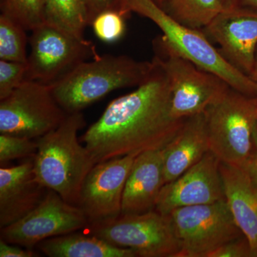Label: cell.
Instances as JSON below:
<instances>
[{"label":"cell","instance_id":"cb8c5ba5","mask_svg":"<svg viewBox=\"0 0 257 257\" xmlns=\"http://www.w3.org/2000/svg\"><path fill=\"white\" fill-rule=\"evenodd\" d=\"M125 16L121 12L109 10L96 16L92 23L96 37L106 43L118 41L125 32Z\"/></svg>","mask_w":257,"mask_h":257},{"label":"cell","instance_id":"7a4b0ae2","mask_svg":"<svg viewBox=\"0 0 257 257\" xmlns=\"http://www.w3.org/2000/svg\"><path fill=\"white\" fill-rule=\"evenodd\" d=\"M85 124L82 111L67 114L58 127L36 139L37 152L34 157L37 182L77 207L83 183L96 165L77 138Z\"/></svg>","mask_w":257,"mask_h":257},{"label":"cell","instance_id":"4fadbf2b","mask_svg":"<svg viewBox=\"0 0 257 257\" xmlns=\"http://www.w3.org/2000/svg\"><path fill=\"white\" fill-rule=\"evenodd\" d=\"M221 162L211 151L178 178L165 184L155 210L169 215L178 208L211 204L224 200Z\"/></svg>","mask_w":257,"mask_h":257},{"label":"cell","instance_id":"ac0fdd59","mask_svg":"<svg viewBox=\"0 0 257 257\" xmlns=\"http://www.w3.org/2000/svg\"><path fill=\"white\" fill-rule=\"evenodd\" d=\"M220 172L230 211L257 257V189L243 169L221 162Z\"/></svg>","mask_w":257,"mask_h":257},{"label":"cell","instance_id":"5b68a950","mask_svg":"<svg viewBox=\"0 0 257 257\" xmlns=\"http://www.w3.org/2000/svg\"><path fill=\"white\" fill-rule=\"evenodd\" d=\"M205 115L210 151L222 163L244 168L253 151L257 96L229 87Z\"/></svg>","mask_w":257,"mask_h":257},{"label":"cell","instance_id":"4dcf8cb0","mask_svg":"<svg viewBox=\"0 0 257 257\" xmlns=\"http://www.w3.org/2000/svg\"><path fill=\"white\" fill-rule=\"evenodd\" d=\"M240 6L257 10V0H238Z\"/></svg>","mask_w":257,"mask_h":257},{"label":"cell","instance_id":"2e32d148","mask_svg":"<svg viewBox=\"0 0 257 257\" xmlns=\"http://www.w3.org/2000/svg\"><path fill=\"white\" fill-rule=\"evenodd\" d=\"M164 148L143 152L135 159L124 186L121 214H141L155 209L165 184Z\"/></svg>","mask_w":257,"mask_h":257},{"label":"cell","instance_id":"484cf974","mask_svg":"<svg viewBox=\"0 0 257 257\" xmlns=\"http://www.w3.org/2000/svg\"><path fill=\"white\" fill-rule=\"evenodd\" d=\"M28 64L0 60V100L9 96L25 81Z\"/></svg>","mask_w":257,"mask_h":257},{"label":"cell","instance_id":"d6986e66","mask_svg":"<svg viewBox=\"0 0 257 257\" xmlns=\"http://www.w3.org/2000/svg\"><path fill=\"white\" fill-rule=\"evenodd\" d=\"M36 247L50 257H136L132 248L119 247L90 234L74 232L49 238Z\"/></svg>","mask_w":257,"mask_h":257},{"label":"cell","instance_id":"7402d4cb","mask_svg":"<svg viewBox=\"0 0 257 257\" xmlns=\"http://www.w3.org/2000/svg\"><path fill=\"white\" fill-rule=\"evenodd\" d=\"M27 30L8 15H0V60L28 63Z\"/></svg>","mask_w":257,"mask_h":257},{"label":"cell","instance_id":"d4e9b609","mask_svg":"<svg viewBox=\"0 0 257 257\" xmlns=\"http://www.w3.org/2000/svg\"><path fill=\"white\" fill-rule=\"evenodd\" d=\"M37 152L36 140L0 134V163L1 165L22 158H34Z\"/></svg>","mask_w":257,"mask_h":257},{"label":"cell","instance_id":"4316f807","mask_svg":"<svg viewBox=\"0 0 257 257\" xmlns=\"http://www.w3.org/2000/svg\"><path fill=\"white\" fill-rule=\"evenodd\" d=\"M208 257H252V254L247 239L243 236L224 243Z\"/></svg>","mask_w":257,"mask_h":257},{"label":"cell","instance_id":"f1b7e54d","mask_svg":"<svg viewBox=\"0 0 257 257\" xmlns=\"http://www.w3.org/2000/svg\"><path fill=\"white\" fill-rule=\"evenodd\" d=\"M0 256L1 257H35L38 256L37 253L32 251L30 248H23L15 246L13 243H10L0 239Z\"/></svg>","mask_w":257,"mask_h":257},{"label":"cell","instance_id":"8fae6325","mask_svg":"<svg viewBox=\"0 0 257 257\" xmlns=\"http://www.w3.org/2000/svg\"><path fill=\"white\" fill-rule=\"evenodd\" d=\"M82 209L48 189L42 202L23 219L0 229L7 242L28 248L49 238L69 234L89 226Z\"/></svg>","mask_w":257,"mask_h":257},{"label":"cell","instance_id":"ffe728a7","mask_svg":"<svg viewBox=\"0 0 257 257\" xmlns=\"http://www.w3.org/2000/svg\"><path fill=\"white\" fill-rule=\"evenodd\" d=\"M160 8L177 23L198 30L225 10L222 0H166Z\"/></svg>","mask_w":257,"mask_h":257},{"label":"cell","instance_id":"8992f818","mask_svg":"<svg viewBox=\"0 0 257 257\" xmlns=\"http://www.w3.org/2000/svg\"><path fill=\"white\" fill-rule=\"evenodd\" d=\"M154 49L168 77L171 112L176 119L205 112L229 89V84L220 77L176 53L162 37L154 41Z\"/></svg>","mask_w":257,"mask_h":257},{"label":"cell","instance_id":"30bf717a","mask_svg":"<svg viewBox=\"0 0 257 257\" xmlns=\"http://www.w3.org/2000/svg\"><path fill=\"white\" fill-rule=\"evenodd\" d=\"M67 114L50 86L25 80L0 100V134L34 140L58 127Z\"/></svg>","mask_w":257,"mask_h":257},{"label":"cell","instance_id":"5bb4252c","mask_svg":"<svg viewBox=\"0 0 257 257\" xmlns=\"http://www.w3.org/2000/svg\"><path fill=\"white\" fill-rule=\"evenodd\" d=\"M203 30L223 57L249 77L257 47V10L240 5L225 9Z\"/></svg>","mask_w":257,"mask_h":257},{"label":"cell","instance_id":"3957f363","mask_svg":"<svg viewBox=\"0 0 257 257\" xmlns=\"http://www.w3.org/2000/svg\"><path fill=\"white\" fill-rule=\"evenodd\" d=\"M152 67V61L140 62L125 55H99L82 62L50 87L67 114L80 112L116 89L138 87L148 77Z\"/></svg>","mask_w":257,"mask_h":257},{"label":"cell","instance_id":"7c38bea8","mask_svg":"<svg viewBox=\"0 0 257 257\" xmlns=\"http://www.w3.org/2000/svg\"><path fill=\"white\" fill-rule=\"evenodd\" d=\"M137 156L126 155L99 162L88 174L79 207L89 224L121 215L125 184Z\"/></svg>","mask_w":257,"mask_h":257},{"label":"cell","instance_id":"6da1fadb","mask_svg":"<svg viewBox=\"0 0 257 257\" xmlns=\"http://www.w3.org/2000/svg\"><path fill=\"white\" fill-rule=\"evenodd\" d=\"M148 77L133 92L109 103L81 140L96 164L115 157L160 150L173 140L184 119L171 112L168 77L157 57Z\"/></svg>","mask_w":257,"mask_h":257},{"label":"cell","instance_id":"277c9868","mask_svg":"<svg viewBox=\"0 0 257 257\" xmlns=\"http://www.w3.org/2000/svg\"><path fill=\"white\" fill-rule=\"evenodd\" d=\"M126 14L135 13L153 22L164 40L176 53L204 70L217 75L229 87L248 96H257V83L223 57L204 32L176 22L154 0H127Z\"/></svg>","mask_w":257,"mask_h":257},{"label":"cell","instance_id":"ba28073f","mask_svg":"<svg viewBox=\"0 0 257 257\" xmlns=\"http://www.w3.org/2000/svg\"><path fill=\"white\" fill-rule=\"evenodd\" d=\"M178 239V257H208L224 243L244 236L226 199L178 208L170 214Z\"/></svg>","mask_w":257,"mask_h":257},{"label":"cell","instance_id":"e0dca14e","mask_svg":"<svg viewBox=\"0 0 257 257\" xmlns=\"http://www.w3.org/2000/svg\"><path fill=\"white\" fill-rule=\"evenodd\" d=\"M209 151L205 112L187 118L177 135L164 148L165 184L178 178Z\"/></svg>","mask_w":257,"mask_h":257},{"label":"cell","instance_id":"836d02e7","mask_svg":"<svg viewBox=\"0 0 257 257\" xmlns=\"http://www.w3.org/2000/svg\"><path fill=\"white\" fill-rule=\"evenodd\" d=\"M154 1H155L159 6L162 7L164 3H165L166 0H154Z\"/></svg>","mask_w":257,"mask_h":257},{"label":"cell","instance_id":"1f68e13d","mask_svg":"<svg viewBox=\"0 0 257 257\" xmlns=\"http://www.w3.org/2000/svg\"><path fill=\"white\" fill-rule=\"evenodd\" d=\"M250 78L257 83V47L256 52H255L254 62H253V70L249 76Z\"/></svg>","mask_w":257,"mask_h":257},{"label":"cell","instance_id":"9c48e42d","mask_svg":"<svg viewBox=\"0 0 257 257\" xmlns=\"http://www.w3.org/2000/svg\"><path fill=\"white\" fill-rule=\"evenodd\" d=\"M25 80L51 86L82 62L99 56L95 45L85 38L45 23L32 30Z\"/></svg>","mask_w":257,"mask_h":257},{"label":"cell","instance_id":"f546056e","mask_svg":"<svg viewBox=\"0 0 257 257\" xmlns=\"http://www.w3.org/2000/svg\"><path fill=\"white\" fill-rule=\"evenodd\" d=\"M253 148L252 153L245 166L243 170L246 172L248 178L257 189V124L253 133Z\"/></svg>","mask_w":257,"mask_h":257},{"label":"cell","instance_id":"9a60e30c","mask_svg":"<svg viewBox=\"0 0 257 257\" xmlns=\"http://www.w3.org/2000/svg\"><path fill=\"white\" fill-rule=\"evenodd\" d=\"M34 158L0 169V229L17 222L42 202L48 189L34 174Z\"/></svg>","mask_w":257,"mask_h":257},{"label":"cell","instance_id":"44dd1931","mask_svg":"<svg viewBox=\"0 0 257 257\" xmlns=\"http://www.w3.org/2000/svg\"><path fill=\"white\" fill-rule=\"evenodd\" d=\"M45 4L46 23L84 38L89 21L83 0H45Z\"/></svg>","mask_w":257,"mask_h":257},{"label":"cell","instance_id":"52a82bcc","mask_svg":"<svg viewBox=\"0 0 257 257\" xmlns=\"http://www.w3.org/2000/svg\"><path fill=\"white\" fill-rule=\"evenodd\" d=\"M89 233L141 257H178L180 246L170 216L152 210L91 223Z\"/></svg>","mask_w":257,"mask_h":257},{"label":"cell","instance_id":"d6a6232c","mask_svg":"<svg viewBox=\"0 0 257 257\" xmlns=\"http://www.w3.org/2000/svg\"><path fill=\"white\" fill-rule=\"evenodd\" d=\"M222 3L224 4L225 9H229V8L239 6L238 0H222Z\"/></svg>","mask_w":257,"mask_h":257},{"label":"cell","instance_id":"603a6c76","mask_svg":"<svg viewBox=\"0 0 257 257\" xmlns=\"http://www.w3.org/2000/svg\"><path fill=\"white\" fill-rule=\"evenodd\" d=\"M1 10L27 31L46 23L45 0H1Z\"/></svg>","mask_w":257,"mask_h":257},{"label":"cell","instance_id":"83f0119b","mask_svg":"<svg viewBox=\"0 0 257 257\" xmlns=\"http://www.w3.org/2000/svg\"><path fill=\"white\" fill-rule=\"evenodd\" d=\"M127 0H83L87 10L89 25H92L94 19L103 12L116 10L127 15L124 10Z\"/></svg>","mask_w":257,"mask_h":257}]
</instances>
